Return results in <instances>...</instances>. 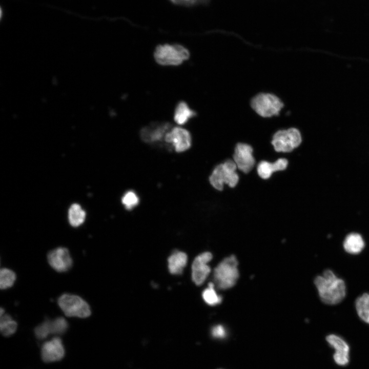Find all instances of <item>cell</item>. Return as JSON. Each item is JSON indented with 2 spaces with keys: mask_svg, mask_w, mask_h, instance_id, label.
I'll return each mask as SVG.
<instances>
[{
  "mask_svg": "<svg viewBox=\"0 0 369 369\" xmlns=\"http://www.w3.org/2000/svg\"><path fill=\"white\" fill-rule=\"evenodd\" d=\"M283 106L282 102L278 97L270 93H260L251 100L252 108L263 117L278 115Z\"/></svg>",
  "mask_w": 369,
  "mask_h": 369,
  "instance_id": "cell-6",
  "label": "cell"
},
{
  "mask_svg": "<svg viewBox=\"0 0 369 369\" xmlns=\"http://www.w3.org/2000/svg\"><path fill=\"white\" fill-rule=\"evenodd\" d=\"M36 338L40 340L46 338L51 333L50 320L46 319L34 329Z\"/></svg>",
  "mask_w": 369,
  "mask_h": 369,
  "instance_id": "cell-25",
  "label": "cell"
},
{
  "mask_svg": "<svg viewBox=\"0 0 369 369\" xmlns=\"http://www.w3.org/2000/svg\"><path fill=\"white\" fill-rule=\"evenodd\" d=\"M355 308L359 317L369 324V293H364L355 301Z\"/></svg>",
  "mask_w": 369,
  "mask_h": 369,
  "instance_id": "cell-18",
  "label": "cell"
},
{
  "mask_svg": "<svg viewBox=\"0 0 369 369\" xmlns=\"http://www.w3.org/2000/svg\"><path fill=\"white\" fill-rule=\"evenodd\" d=\"M253 148L247 144H237L233 155V160L237 168L245 173L254 167L255 160L252 154Z\"/></svg>",
  "mask_w": 369,
  "mask_h": 369,
  "instance_id": "cell-9",
  "label": "cell"
},
{
  "mask_svg": "<svg viewBox=\"0 0 369 369\" xmlns=\"http://www.w3.org/2000/svg\"><path fill=\"white\" fill-rule=\"evenodd\" d=\"M237 166L234 160L228 159L217 166L209 177L212 186L216 190L221 191L224 183L234 188L237 184L239 176L236 172Z\"/></svg>",
  "mask_w": 369,
  "mask_h": 369,
  "instance_id": "cell-3",
  "label": "cell"
},
{
  "mask_svg": "<svg viewBox=\"0 0 369 369\" xmlns=\"http://www.w3.org/2000/svg\"><path fill=\"white\" fill-rule=\"evenodd\" d=\"M328 344L335 350L333 355L335 362L339 365H347L350 361V347L348 343L341 337L334 334L326 337Z\"/></svg>",
  "mask_w": 369,
  "mask_h": 369,
  "instance_id": "cell-10",
  "label": "cell"
},
{
  "mask_svg": "<svg viewBox=\"0 0 369 369\" xmlns=\"http://www.w3.org/2000/svg\"><path fill=\"white\" fill-rule=\"evenodd\" d=\"M16 279L15 273L7 268L1 270L0 273V287L1 289L5 290L11 287Z\"/></svg>",
  "mask_w": 369,
  "mask_h": 369,
  "instance_id": "cell-23",
  "label": "cell"
},
{
  "mask_svg": "<svg viewBox=\"0 0 369 369\" xmlns=\"http://www.w3.org/2000/svg\"><path fill=\"white\" fill-rule=\"evenodd\" d=\"M182 2H193V0H180Z\"/></svg>",
  "mask_w": 369,
  "mask_h": 369,
  "instance_id": "cell-28",
  "label": "cell"
},
{
  "mask_svg": "<svg viewBox=\"0 0 369 369\" xmlns=\"http://www.w3.org/2000/svg\"><path fill=\"white\" fill-rule=\"evenodd\" d=\"M65 350L61 339L55 337L45 342L41 348L43 360L47 363L58 361L63 359Z\"/></svg>",
  "mask_w": 369,
  "mask_h": 369,
  "instance_id": "cell-12",
  "label": "cell"
},
{
  "mask_svg": "<svg viewBox=\"0 0 369 369\" xmlns=\"http://www.w3.org/2000/svg\"><path fill=\"white\" fill-rule=\"evenodd\" d=\"M314 283L320 300L325 304L339 303L346 295L344 281L338 277L331 270H325L321 275L317 276Z\"/></svg>",
  "mask_w": 369,
  "mask_h": 369,
  "instance_id": "cell-1",
  "label": "cell"
},
{
  "mask_svg": "<svg viewBox=\"0 0 369 369\" xmlns=\"http://www.w3.org/2000/svg\"><path fill=\"white\" fill-rule=\"evenodd\" d=\"M239 277L238 261L232 255L223 259L215 268L214 280L217 287L226 290L233 287Z\"/></svg>",
  "mask_w": 369,
  "mask_h": 369,
  "instance_id": "cell-2",
  "label": "cell"
},
{
  "mask_svg": "<svg viewBox=\"0 0 369 369\" xmlns=\"http://www.w3.org/2000/svg\"><path fill=\"white\" fill-rule=\"evenodd\" d=\"M50 265L56 271L65 272L72 267L73 261L69 250L58 247L50 251L47 255Z\"/></svg>",
  "mask_w": 369,
  "mask_h": 369,
  "instance_id": "cell-11",
  "label": "cell"
},
{
  "mask_svg": "<svg viewBox=\"0 0 369 369\" xmlns=\"http://www.w3.org/2000/svg\"><path fill=\"white\" fill-rule=\"evenodd\" d=\"M169 123H154L144 128L140 131L142 139L147 142H154L160 141L170 131Z\"/></svg>",
  "mask_w": 369,
  "mask_h": 369,
  "instance_id": "cell-14",
  "label": "cell"
},
{
  "mask_svg": "<svg viewBox=\"0 0 369 369\" xmlns=\"http://www.w3.org/2000/svg\"><path fill=\"white\" fill-rule=\"evenodd\" d=\"M86 213L78 204H72L69 210L68 218L70 224L74 227L81 225L85 221Z\"/></svg>",
  "mask_w": 369,
  "mask_h": 369,
  "instance_id": "cell-20",
  "label": "cell"
},
{
  "mask_svg": "<svg viewBox=\"0 0 369 369\" xmlns=\"http://www.w3.org/2000/svg\"><path fill=\"white\" fill-rule=\"evenodd\" d=\"M288 161L285 158H279L274 163L262 161L258 165L257 171L258 175L264 179L269 178L272 173L285 170Z\"/></svg>",
  "mask_w": 369,
  "mask_h": 369,
  "instance_id": "cell-15",
  "label": "cell"
},
{
  "mask_svg": "<svg viewBox=\"0 0 369 369\" xmlns=\"http://www.w3.org/2000/svg\"><path fill=\"white\" fill-rule=\"evenodd\" d=\"M196 114L195 112L191 110L186 102H180L176 107L174 119L178 124L183 125Z\"/></svg>",
  "mask_w": 369,
  "mask_h": 369,
  "instance_id": "cell-19",
  "label": "cell"
},
{
  "mask_svg": "<svg viewBox=\"0 0 369 369\" xmlns=\"http://www.w3.org/2000/svg\"><path fill=\"white\" fill-rule=\"evenodd\" d=\"M212 259V254L209 252L198 255L194 260L192 265V278L193 282L198 285L202 284L211 272L208 264Z\"/></svg>",
  "mask_w": 369,
  "mask_h": 369,
  "instance_id": "cell-8",
  "label": "cell"
},
{
  "mask_svg": "<svg viewBox=\"0 0 369 369\" xmlns=\"http://www.w3.org/2000/svg\"><path fill=\"white\" fill-rule=\"evenodd\" d=\"M57 302L67 316L85 318L91 315V311L89 304L77 295L65 293L58 298Z\"/></svg>",
  "mask_w": 369,
  "mask_h": 369,
  "instance_id": "cell-5",
  "label": "cell"
},
{
  "mask_svg": "<svg viewBox=\"0 0 369 369\" xmlns=\"http://www.w3.org/2000/svg\"><path fill=\"white\" fill-rule=\"evenodd\" d=\"M0 329L4 336H10L16 331L17 323L8 314H4L1 316Z\"/></svg>",
  "mask_w": 369,
  "mask_h": 369,
  "instance_id": "cell-21",
  "label": "cell"
},
{
  "mask_svg": "<svg viewBox=\"0 0 369 369\" xmlns=\"http://www.w3.org/2000/svg\"><path fill=\"white\" fill-rule=\"evenodd\" d=\"M343 247L345 251L347 253L358 254L363 250L365 243L359 234L352 233L346 236L343 241Z\"/></svg>",
  "mask_w": 369,
  "mask_h": 369,
  "instance_id": "cell-16",
  "label": "cell"
},
{
  "mask_svg": "<svg viewBox=\"0 0 369 369\" xmlns=\"http://www.w3.org/2000/svg\"><path fill=\"white\" fill-rule=\"evenodd\" d=\"M50 324L52 334H63L67 331L68 328L67 321L62 317H58L50 320Z\"/></svg>",
  "mask_w": 369,
  "mask_h": 369,
  "instance_id": "cell-24",
  "label": "cell"
},
{
  "mask_svg": "<svg viewBox=\"0 0 369 369\" xmlns=\"http://www.w3.org/2000/svg\"><path fill=\"white\" fill-rule=\"evenodd\" d=\"M121 201L126 208L130 210L138 204L139 198L135 192L130 191L124 195Z\"/></svg>",
  "mask_w": 369,
  "mask_h": 369,
  "instance_id": "cell-26",
  "label": "cell"
},
{
  "mask_svg": "<svg viewBox=\"0 0 369 369\" xmlns=\"http://www.w3.org/2000/svg\"><path fill=\"white\" fill-rule=\"evenodd\" d=\"M202 297L206 303L212 306L220 303L222 299L221 296L215 291L213 282L209 283L208 288L203 291Z\"/></svg>",
  "mask_w": 369,
  "mask_h": 369,
  "instance_id": "cell-22",
  "label": "cell"
},
{
  "mask_svg": "<svg viewBox=\"0 0 369 369\" xmlns=\"http://www.w3.org/2000/svg\"><path fill=\"white\" fill-rule=\"evenodd\" d=\"M301 141L299 130L292 128L276 132L273 137L272 144L277 152H290L298 147Z\"/></svg>",
  "mask_w": 369,
  "mask_h": 369,
  "instance_id": "cell-7",
  "label": "cell"
},
{
  "mask_svg": "<svg viewBox=\"0 0 369 369\" xmlns=\"http://www.w3.org/2000/svg\"><path fill=\"white\" fill-rule=\"evenodd\" d=\"M226 333L225 329L221 324L213 326L211 330L212 336L216 338L222 339L224 338L226 336Z\"/></svg>",
  "mask_w": 369,
  "mask_h": 369,
  "instance_id": "cell-27",
  "label": "cell"
},
{
  "mask_svg": "<svg viewBox=\"0 0 369 369\" xmlns=\"http://www.w3.org/2000/svg\"><path fill=\"white\" fill-rule=\"evenodd\" d=\"M168 144H171L176 152H181L188 150L191 145V137L186 129L175 127L170 130L165 137Z\"/></svg>",
  "mask_w": 369,
  "mask_h": 369,
  "instance_id": "cell-13",
  "label": "cell"
},
{
  "mask_svg": "<svg viewBox=\"0 0 369 369\" xmlns=\"http://www.w3.org/2000/svg\"><path fill=\"white\" fill-rule=\"evenodd\" d=\"M189 52L181 45L165 44L158 46L154 52L157 63L163 66H177L188 59Z\"/></svg>",
  "mask_w": 369,
  "mask_h": 369,
  "instance_id": "cell-4",
  "label": "cell"
},
{
  "mask_svg": "<svg viewBox=\"0 0 369 369\" xmlns=\"http://www.w3.org/2000/svg\"><path fill=\"white\" fill-rule=\"evenodd\" d=\"M187 255L180 251H176L168 258V268L172 274L177 275L182 273L187 263Z\"/></svg>",
  "mask_w": 369,
  "mask_h": 369,
  "instance_id": "cell-17",
  "label": "cell"
}]
</instances>
